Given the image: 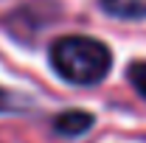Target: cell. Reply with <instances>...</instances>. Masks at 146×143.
I'll return each mask as SVG.
<instances>
[{
    "label": "cell",
    "mask_w": 146,
    "mask_h": 143,
    "mask_svg": "<svg viewBox=\"0 0 146 143\" xmlns=\"http://www.w3.org/2000/svg\"><path fill=\"white\" fill-rule=\"evenodd\" d=\"M51 68L56 76H62L65 81H70L76 87H93L98 81H104L112 65V54L104 42L93 39V36H59L51 45Z\"/></svg>",
    "instance_id": "6da1fadb"
},
{
    "label": "cell",
    "mask_w": 146,
    "mask_h": 143,
    "mask_svg": "<svg viewBox=\"0 0 146 143\" xmlns=\"http://www.w3.org/2000/svg\"><path fill=\"white\" fill-rule=\"evenodd\" d=\"M54 126H56L59 135L73 138V135H82L84 129H90V126H93V115L82 112V109H68V112H62V115L54 121Z\"/></svg>",
    "instance_id": "7a4b0ae2"
},
{
    "label": "cell",
    "mask_w": 146,
    "mask_h": 143,
    "mask_svg": "<svg viewBox=\"0 0 146 143\" xmlns=\"http://www.w3.org/2000/svg\"><path fill=\"white\" fill-rule=\"evenodd\" d=\"M101 9L121 20H143L146 17V0H101Z\"/></svg>",
    "instance_id": "3957f363"
},
{
    "label": "cell",
    "mask_w": 146,
    "mask_h": 143,
    "mask_svg": "<svg viewBox=\"0 0 146 143\" xmlns=\"http://www.w3.org/2000/svg\"><path fill=\"white\" fill-rule=\"evenodd\" d=\"M129 81H132V87L146 98V62H135V65H129Z\"/></svg>",
    "instance_id": "277c9868"
},
{
    "label": "cell",
    "mask_w": 146,
    "mask_h": 143,
    "mask_svg": "<svg viewBox=\"0 0 146 143\" xmlns=\"http://www.w3.org/2000/svg\"><path fill=\"white\" fill-rule=\"evenodd\" d=\"M17 107H20V98L14 93H9V90L0 87V112H14Z\"/></svg>",
    "instance_id": "5b68a950"
}]
</instances>
